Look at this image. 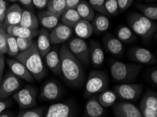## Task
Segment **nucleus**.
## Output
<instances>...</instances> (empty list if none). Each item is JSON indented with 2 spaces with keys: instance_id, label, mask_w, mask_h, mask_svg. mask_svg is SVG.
I'll return each instance as SVG.
<instances>
[{
  "instance_id": "obj_1",
  "label": "nucleus",
  "mask_w": 157,
  "mask_h": 117,
  "mask_svg": "<svg viewBox=\"0 0 157 117\" xmlns=\"http://www.w3.org/2000/svg\"><path fill=\"white\" fill-rule=\"evenodd\" d=\"M61 60V76L68 86L80 88L83 85L85 74L82 64L69 51L66 44L59 50Z\"/></svg>"
},
{
  "instance_id": "obj_2",
  "label": "nucleus",
  "mask_w": 157,
  "mask_h": 117,
  "mask_svg": "<svg viewBox=\"0 0 157 117\" xmlns=\"http://www.w3.org/2000/svg\"><path fill=\"white\" fill-rule=\"evenodd\" d=\"M42 57L37 48L36 42H34L32 46L25 51L20 52L15 59L22 63L30 71L35 79L42 81L47 75Z\"/></svg>"
},
{
  "instance_id": "obj_3",
  "label": "nucleus",
  "mask_w": 157,
  "mask_h": 117,
  "mask_svg": "<svg viewBox=\"0 0 157 117\" xmlns=\"http://www.w3.org/2000/svg\"><path fill=\"white\" fill-rule=\"evenodd\" d=\"M127 20L130 30L145 41H149L156 32V23L141 13L132 12L128 16Z\"/></svg>"
},
{
  "instance_id": "obj_4",
  "label": "nucleus",
  "mask_w": 157,
  "mask_h": 117,
  "mask_svg": "<svg viewBox=\"0 0 157 117\" xmlns=\"http://www.w3.org/2000/svg\"><path fill=\"white\" fill-rule=\"evenodd\" d=\"M142 69L140 64L113 61L110 65V72L116 82L126 83L136 79Z\"/></svg>"
},
{
  "instance_id": "obj_5",
  "label": "nucleus",
  "mask_w": 157,
  "mask_h": 117,
  "mask_svg": "<svg viewBox=\"0 0 157 117\" xmlns=\"http://www.w3.org/2000/svg\"><path fill=\"white\" fill-rule=\"evenodd\" d=\"M109 86V79L106 74L101 71H91L88 76L84 91V97L90 98L106 90Z\"/></svg>"
},
{
  "instance_id": "obj_6",
  "label": "nucleus",
  "mask_w": 157,
  "mask_h": 117,
  "mask_svg": "<svg viewBox=\"0 0 157 117\" xmlns=\"http://www.w3.org/2000/svg\"><path fill=\"white\" fill-rule=\"evenodd\" d=\"M37 90L35 86L26 85L22 89L17 90L12 95L13 99L21 109L33 108L37 104Z\"/></svg>"
},
{
  "instance_id": "obj_7",
  "label": "nucleus",
  "mask_w": 157,
  "mask_h": 117,
  "mask_svg": "<svg viewBox=\"0 0 157 117\" xmlns=\"http://www.w3.org/2000/svg\"><path fill=\"white\" fill-rule=\"evenodd\" d=\"M66 46L82 64H90V48L84 39L79 37H73L66 44Z\"/></svg>"
},
{
  "instance_id": "obj_8",
  "label": "nucleus",
  "mask_w": 157,
  "mask_h": 117,
  "mask_svg": "<svg viewBox=\"0 0 157 117\" xmlns=\"http://www.w3.org/2000/svg\"><path fill=\"white\" fill-rule=\"evenodd\" d=\"M21 85V79L11 71H7L0 83V100L9 98L20 88Z\"/></svg>"
},
{
  "instance_id": "obj_9",
  "label": "nucleus",
  "mask_w": 157,
  "mask_h": 117,
  "mask_svg": "<svg viewBox=\"0 0 157 117\" xmlns=\"http://www.w3.org/2000/svg\"><path fill=\"white\" fill-rule=\"evenodd\" d=\"M143 87L140 83H126L116 86L113 90L118 97L125 100H137L141 96Z\"/></svg>"
},
{
  "instance_id": "obj_10",
  "label": "nucleus",
  "mask_w": 157,
  "mask_h": 117,
  "mask_svg": "<svg viewBox=\"0 0 157 117\" xmlns=\"http://www.w3.org/2000/svg\"><path fill=\"white\" fill-rule=\"evenodd\" d=\"M142 117H157V95L155 92L148 90L142 97L140 104Z\"/></svg>"
},
{
  "instance_id": "obj_11",
  "label": "nucleus",
  "mask_w": 157,
  "mask_h": 117,
  "mask_svg": "<svg viewBox=\"0 0 157 117\" xmlns=\"http://www.w3.org/2000/svg\"><path fill=\"white\" fill-rule=\"evenodd\" d=\"M75 107L69 102H59L49 107L44 117H75Z\"/></svg>"
},
{
  "instance_id": "obj_12",
  "label": "nucleus",
  "mask_w": 157,
  "mask_h": 117,
  "mask_svg": "<svg viewBox=\"0 0 157 117\" xmlns=\"http://www.w3.org/2000/svg\"><path fill=\"white\" fill-rule=\"evenodd\" d=\"M73 34V29L63 23H59L49 32V39L52 44H58L70 39Z\"/></svg>"
},
{
  "instance_id": "obj_13",
  "label": "nucleus",
  "mask_w": 157,
  "mask_h": 117,
  "mask_svg": "<svg viewBox=\"0 0 157 117\" xmlns=\"http://www.w3.org/2000/svg\"><path fill=\"white\" fill-rule=\"evenodd\" d=\"M113 112L116 117H142L138 107L128 101H121L114 104Z\"/></svg>"
},
{
  "instance_id": "obj_14",
  "label": "nucleus",
  "mask_w": 157,
  "mask_h": 117,
  "mask_svg": "<svg viewBox=\"0 0 157 117\" xmlns=\"http://www.w3.org/2000/svg\"><path fill=\"white\" fill-rule=\"evenodd\" d=\"M132 60L140 64H152L156 63V58L149 50L140 46L132 47L129 51Z\"/></svg>"
},
{
  "instance_id": "obj_15",
  "label": "nucleus",
  "mask_w": 157,
  "mask_h": 117,
  "mask_svg": "<svg viewBox=\"0 0 157 117\" xmlns=\"http://www.w3.org/2000/svg\"><path fill=\"white\" fill-rule=\"evenodd\" d=\"M5 63L10 69V71L13 75L17 76L21 79H23L28 82H33L35 79L30 74L25 66L20 61L15 58H7L5 60Z\"/></svg>"
},
{
  "instance_id": "obj_16",
  "label": "nucleus",
  "mask_w": 157,
  "mask_h": 117,
  "mask_svg": "<svg viewBox=\"0 0 157 117\" xmlns=\"http://www.w3.org/2000/svg\"><path fill=\"white\" fill-rule=\"evenodd\" d=\"M103 44L106 51L113 56L121 58L123 55L124 48L123 43L111 33H106L104 36Z\"/></svg>"
},
{
  "instance_id": "obj_17",
  "label": "nucleus",
  "mask_w": 157,
  "mask_h": 117,
  "mask_svg": "<svg viewBox=\"0 0 157 117\" xmlns=\"http://www.w3.org/2000/svg\"><path fill=\"white\" fill-rule=\"evenodd\" d=\"M62 94L60 85L55 81L50 80L44 84L40 92V97L43 100L53 101L58 100Z\"/></svg>"
},
{
  "instance_id": "obj_18",
  "label": "nucleus",
  "mask_w": 157,
  "mask_h": 117,
  "mask_svg": "<svg viewBox=\"0 0 157 117\" xmlns=\"http://www.w3.org/2000/svg\"><path fill=\"white\" fill-rule=\"evenodd\" d=\"M37 17L39 21V25L44 29L52 30L59 23L61 15L54 13L47 9L38 12Z\"/></svg>"
},
{
  "instance_id": "obj_19",
  "label": "nucleus",
  "mask_w": 157,
  "mask_h": 117,
  "mask_svg": "<svg viewBox=\"0 0 157 117\" xmlns=\"http://www.w3.org/2000/svg\"><path fill=\"white\" fill-rule=\"evenodd\" d=\"M22 11L23 9L18 4H13L7 9L5 18L2 23V27L4 30L10 25H19L22 16Z\"/></svg>"
},
{
  "instance_id": "obj_20",
  "label": "nucleus",
  "mask_w": 157,
  "mask_h": 117,
  "mask_svg": "<svg viewBox=\"0 0 157 117\" xmlns=\"http://www.w3.org/2000/svg\"><path fill=\"white\" fill-rule=\"evenodd\" d=\"M90 63L94 68H100L104 63L103 49L98 42L92 40L90 43Z\"/></svg>"
},
{
  "instance_id": "obj_21",
  "label": "nucleus",
  "mask_w": 157,
  "mask_h": 117,
  "mask_svg": "<svg viewBox=\"0 0 157 117\" xmlns=\"http://www.w3.org/2000/svg\"><path fill=\"white\" fill-rule=\"evenodd\" d=\"M46 65L54 75H61V60L59 51L56 47L51 49L50 51L44 57Z\"/></svg>"
},
{
  "instance_id": "obj_22",
  "label": "nucleus",
  "mask_w": 157,
  "mask_h": 117,
  "mask_svg": "<svg viewBox=\"0 0 157 117\" xmlns=\"http://www.w3.org/2000/svg\"><path fill=\"white\" fill-rule=\"evenodd\" d=\"M104 108L98 101V95L90 97L85 107V117H101L104 115Z\"/></svg>"
},
{
  "instance_id": "obj_23",
  "label": "nucleus",
  "mask_w": 157,
  "mask_h": 117,
  "mask_svg": "<svg viewBox=\"0 0 157 117\" xmlns=\"http://www.w3.org/2000/svg\"><path fill=\"white\" fill-rule=\"evenodd\" d=\"M5 31L7 34L15 37L16 38H31V39L37 37L40 32V30L38 29H29V28L22 27L20 25L9 26Z\"/></svg>"
},
{
  "instance_id": "obj_24",
  "label": "nucleus",
  "mask_w": 157,
  "mask_h": 117,
  "mask_svg": "<svg viewBox=\"0 0 157 117\" xmlns=\"http://www.w3.org/2000/svg\"><path fill=\"white\" fill-rule=\"evenodd\" d=\"M36 44L41 56L42 58H44L52 49L50 39H49V32L47 29L42 28L40 30L39 34L37 35Z\"/></svg>"
},
{
  "instance_id": "obj_25",
  "label": "nucleus",
  "mask_w": 157,
  "mask_h": 117,
  "mask_svg": "<svg viewBox=\"0 0 157 117\" xmlns=\"http://www.w3.org/2000/svg\"><path fill=\"white\" fill-rule=\"evenodd\" d=\"M92 30L95 35H101L109 29L110 27V21L106 16L101 13L95 14L92 21Z\"/></svg>"
},
{
  "instance_id": "obj_26",
  "label": "nucleus",
  "mask_w": 157,
  "mask_h": 117,
  "mask_svg": "<svg viewBox=\"0 0 157 117\" xmlns=\"http://www.w3.org/2000/svg\"><path fill=\"white\" fill-rule=\"evenodd\" d=\"M19 25L29 29L37 30L39 27V21L37 16L33 11L24 9L22 11V16Z\"/></svg>"
},
{
  "instance_id": "obj_27",
  "label": "nucleus",
  "mask_w": 157,
  "mask_h": 117,
  "mask_svg": "<svg viewBox=\"0 0 157 117\" xmlns=\"http://www.w3.org/2000/svg\"><path fill=\"white\" fill-rule=\"evenodd\" d=\"M73 29L77 37L82 39H87L93 34L91 23L85 20H82V19L76 24Z\"/></svg>"
},
{
  "instance_id": "obj_28",
  "label": "nucleus",
  "mask_w": 157,
  "mask_h": 117,
  "mask_svg": "<svg viewBox=\"0 0 157 117\" xmlns=\"http://www.w3.org/2000/svg\"><path fill=\"white\" fill-rule=\"evenodd\" d=\"M81 18L75 9H66L61 15V22L63 25L73 28L75 25L81 20Z\"/></svg>"
},
{
  "instance_id": "obj_29",
  "label": "nucleus",
  "mask_w": 157,
  "mask_h": 117,
  "mask_svg": "<svg viewBox=\"0 0 157 117\" xmlns=\"http://www.w3.org/2000/svg\"><path fill=\"white\" fill-rule=\"evenodd\" d=\"M78 13L82 20H85L91 23L95 16V11L85 0H81L75 8Z\"/></svg>"
},
{
  "instance_id": "obj_30",
  "label": "nucleus",
  "mask_w": 157,
  "mask_h": 117,
  "mask_svg": "<svg viewBox=\"0 0 157 117\" xmlns=\"http://www.w3.org/2000/svg\"><path fill=\"white\" fill-rule=\"evenodd\" d=\"M118 98L113 90H105L98 95V101L104 108L113 106Z\"/></svg>"
},
{
  "instance_id": "obj_31",
  "label": "nucleus",
  "mask_w": 157,
  "mask_h": 117,
  "mask_svg": "<svg viewBox=\"0 0 157 117\" xmlns=\"http://www.w3.org/2000/svg\"><path fill=\"white\" fill-rule=\"evenodd\" d=\"M116 37L123 43H132L137 39L136 35L129 27L121 26L116 30Z\"/></svg>"
},
{
  "instance_id": "obj_32",
  "label": "nucleus",
  "mask_w": 157,
  "mask_h": 117,
  "mask_svg": "<svg viewBox=\"0 0 157 117\" xmlns=\"http://www.w3.org/2000/svg\"><path fill=\"white\" fill-rule=\"evenodd\" d=\"M136 9L144 17L152 21L157 20V7L156 5H147V4H137Z\"/></svg>"
},
{
  "instance_id": "obj_33",
  "label": "nucleus",
  "mask_w": 157,
  "mask_h": 117,
  "mask_svg": "<svg viewBox=\"0 0 157 117\" xmlns=\"http://www.w3.org/2000/svg\"><path fill=\"white\" fill-rule=\"evenodd\" d=\"M46 9L54 13L61 15L66 10V0H49Z\"/></svg>"
},
{
  "instance_id": "obj_34",
  "label": "nucleus",
  "mask_w": 157,
  "mask_h": 117,
  "mask_svg": "<svg viewBox=\"0 0 157 117\" xmlns=\"http://www.w3.org/2000/svg\"><path fill=\"white\" fill-rule=\"evenodd\" d=\"M44 107L21 109L15 117H44Z\"/></svg>"
},
{
  "instance_id": "obj_35",
  "label": "nucleus",
  "mask_w": 157,
  "mask_h": 117,
  "mask_svg": "<svg viewBox=\"0 0 157 117\" xmlns=\"http://www.w3.org/2000/svg\"><path fill=\"white\" fill-rule=\"evenodd\" d=\"M7 42V52L9 56L15 57L19 53V49L16 42V38L10 35H6Z\"/></svg>"
},
{
  "instance_id": "obj_36",
  "label": "nucleus",
  "mask_w": 157,
  "mask_h": 117,
  "mask_svg": "<svg viewBox=\"0 0 157 117\" xmlns=\"http://www.w3.org/2000/svg\"><path fill=\"white\" fill-rule=\"evenodd\" d=\"M104 9L109 16H115L119 12L117 0H105Z\"/></svg>"
},
{
  "instance_id": "obj_37",
  "label": "nucleus",
  "mask_w": 157,
  "mask_h": 117,
  "mask_svg": "<svg viewBox=\"0 0 157 117\" xmlns=\"http://www.w3.org/2000/svg\"><path fill=\"white\" fill-rule=\"evenodd\" d=\"M104 2L105 0H88V3L94 11H97L99 13L109 16L104 9Z\"/></svg>"
},
{
  "instance_id": "obj_38",
  "label": "nucleus",
  "mask_w": 157,
  "mask_h": 117,
  "mask_svg": "<svg viewBox=\"0 0 157 117\" xmlns=\"http://www.w3.org/2000/svg\"><path fill=\"white\" fill-rule=\"evenodd\" d=\"M16 42H17V44L18 46L19 53L28 50L30 46H32L33 42H33V39H31V38H21V37L16 38Z\"/></svg>"
},
{
  "instance_id": "obj_39",
  "label": "nucleus",
  "mask_w": 157,
  "mask_h": 117,
  "mask_svg": "<svg viewBox=\"0 0 157 117\" xmlns=\"http://www.w3.org/2000/svg\"><path fill=\"white\" fill-rule=\"evenodd\" d=\"M7 33L4 30L2 25H0V54H5L7 52Z\"/></svg>"
},
{
  "instance_id": "obj_40",
  "label": "nucleus",
  "mask_w": 157,
  "mask_h": 117,
  "mask_svg": "<svg viewBox=\"0 0 157 117\" xmlns=\"http://www.w3.org/2000/svg\"><path fill=\"white\" fill-rule=\"evenodd\" d=\"M118 9L120 11H125L132 5L133 0H117Z\"/></svg>"
},
{
  "instance_id": "obj_41",
  "label": "nucleus",
  "mask_w": 157,
  "mask_h": 117,
  "mask_svg": "<svg viewBox=\"0 0 157 117\" xmlns=\"http://www.w3.org/2000/svg\"><path fill=\"white\" fill-rule=\"evenodd\" d=\"M7 10L6 2L4 0H0V25H2Z\"/></svg>"
},
{
  "instance_id": "obj_42",
  "label": "nucleus",
  "mask_w": 157,
  "mask_h": 117,
  "mask_svg": "<svg viewBox=\"0 0 157 117\" xmlns=\"http://www.w3.org/2000/svg\"><path fill=\"white\" fill-rule=\"evenodd\" d=\"M49 1V0H32L34 7L40 10H43L44 9L47 8Z\"/></svg>"
},
{
  "instance_id": "obj_43",
  "label": "nucleus",
  "mask_w": 157,
  "mask_h": 117,
  "mask_svg": "<svg viewBox=\"0 0 157 117\" xmlns=\"http://www.w3.org/2000/svg\"><path fill=\"white\" fill-rule=\"evenodd\" d=\"M11 104H12V99L11 98L0 100V114L5 111L7 108H9Z\"/></svg>"
},
{
  "instance_id": "obj_44",
  "label": "nucleus",
  "mask_w": 157,
  "mask_h": 117,
  "mask_svg": "<svg viewBox=\"0 0 157 117\" xmlns=\"http://www.w3.org/2000/svg\"><path fill=\"white\" fill-rule=\"evenodd\" d=\"M4 68H5V58L4 54H0V83L3 79Z\"/></svg>"
},
{
  "instance_id": "obj_45",
  "label": "nucleus",
  "mask_w": 157,
  "mask_h": 117,
  "mask_svg": "<svg viewBox=\"0 0 157 117\" xmlns=\"http://www.w3.org/2000/svg\"><path fill=\"white\" fill-rule=\"evenodd\" d=\"M18 1L21 2V4L24 7L25 9H27V10L31 11L34 10L35 7L33 4L32 0H18Z\"/></svg>"
},
{
  "instance_id": "obj_46",
  "label": "nucleus",
  "mask_w": 157,
  "mask_h": 117,
  "mask_svg": "<svg viewBox=\"0 0 157 117\" xmlns=\"http://www.w3.org/2000/svg\"><path fill=\"white\" fill-rule=\"evenodd\" d=\"M81 0H66V9H75L78 4L80 3V2Z\"/></svg>"
},
{
  "instance_id": "obj_47",
  "label": "nucleus",
  "mask_w": 157,
  "mask_h": 117,
  "mask_svg": "<svg viewBox=\"0 0 157 117\" xmlns=\"http://www.w3.org/2000/svg\"><path fill=\"white\" fill-rule=\"evenodd\" d=\"M150 77H151V82H153L154 84L156 86V85H157V70H154L151 71V75H150Z\"/></svg>"
},
{
  "instance_id": "obj_48",
  "label": "nucleus",
  "mask_w": 157,
  "mask_h": 117,
  "mask_svg": "<svg viewBox=\"0 0 157 117\" xmlns=\"http://www.w3.org/2000/svg\"><path fill=\"white\" fill-rule=\"evenodd\" d=\"M0 117H15L14 113L11 111L4 112L0 114Z\"/></svg>"
},
{
  "instance_id": "obj_49",
  "label": "nucleus",
  "mask_w": 157,
  "mask_h": 117,
  "mask_svg": "<svg viewBox=\"0 0 157 117\" xmlns=\"http://www.w3.org/2000/svg\"><path fill=\"white\" fill-rule=\"evenodd\" d=\"M146 2H155L156 0H144Z\"/></svg>"
},
{
  "instance_id": "obj_50",
  "label": "nucleus",
  "mask_w": 157,
  "mask_h": 117,
  "mask_svg": "<svg viewBox=\"0 0 157 117\" xmlns=\"http://www.w3.org/2000/svg\"><path fill=\"white\" fill-rule=\"evenodd\" d=\"M9 1H11V2H16V1H18V0H9Z\"/></svg>"
},
{
  "instance_id": "obj_51",
  "label": "nucleus",
  "mask_w": 157,
  "mask_h": 117,
  "mask_svg": "<svg viewBox=\"0 0 157 117\" xmlns=\"http://www.w3.org/2000/svg\"></svg>"
}]
</instances>
